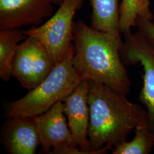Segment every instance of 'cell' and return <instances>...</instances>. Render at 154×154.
<instances>
[{"mask_svg": "<svg viewBox=\"0 0 154 154\" xmlns=\"http://www.w3.org/2000/svg\"><path fill=\"white\" fill-rule=\"evenodd\" d=\"M121 34L103 32L79 20L73 32V66L82 81L104 84L127 95L131 82L122 60Z\"/></svg>", "mask_w": 154, "mask_h": 154, "instance_id": "1", "label": "cell"}, {"mask_svg": "<svg viewBox=\"0 0 154 154\" xmlns=\"http://www.w3.org/2000/svg\"><path fill=\"white\" fill-rule=\"evenodd\" d=\"M104 84L90 82L88 137L98 154L107 153L127 141L138 126L147 125L148 115L141 105Z\"/></svg>", "mask_w": 154, "mask_h": 154, "instance_id": "2", "label": "cell"}, {"mask_svg": "<svg viewBox=\"0 0 154 154\" xmlns=\"http://www.w3.org/2000/svg\"><path fill=\"white\" fill-rule=\"evenodd\" d=\"M74 45L66 58L56 65L48 77L21 99L11 102L8 112L11 118L35 117L65 99L82 81L73 66Z\"/></svg>", "mask_w": 154, "mask_h": 154, "instance_id": "3", "label": "cell"}, {"mask_svg": "<svg viewBox=\"0 0 154 154\" xmlns=\"http://www.w3.org/2000/svg\"><path fill=\"white\" fill-rule=\"evenodd\" d=\"M83 3V0H64L46 22L23 30L42 44L55 65L63 61L73 44L74 18Z\"/></svg>", "mask_w": 154, "mask_h": 154, "instance_id": "4", "label": "cell"}, {"mask_svg": "<svg viewBox=\"0 0 154 154\" xmlns=\"http://www.w3.org/2000/svg\"><path fill=\"white\" fill-rule=\"evenodd\" d=\"M123 35L125 42L120 51L122 62L125 66L140 64L143 67V87L138 99L146 107L147 125L154 133V47L139 30Z\"/></svg>", "mask_w": 154, "mask_h": 154, "instance_id": "5", "label": "cell"}, {"mask_svg": "<svg viewBox=\"0 0 154 154\" xmlns=\"http://www.w3.org/2000/svg\"><path fill=\"white\" fill-rule=\"evenodd\" d=\"M55 66L42 44L35 37L28 36L19 45L12 76L23 88L31 90L42 82Z\"/></svg>", "mask_w": 154, "mask_h": 154, "instance_id": "6", "label": "cell"}, {"mask_svg": "<svg viewBox=\"0 0 154 154\" xmlns=\"http://www.w3.org/2000/svg\"><path fill=\"white\" fill-rule=\"evenodd\" d=\"M54 5L52 0H0V30L39 26Z\"/></svg>", "mask_w": 154, "mask_h": 154, "instance_id": "7", "label": "cell"}, {"mask_svg": "<svg viewBox=\"0 0 154 154\" xmlns=\"http://www.w3.org/2000/svg\"><path fill=\"white\" fill-rule=\"evenodd\" d=\"M89 90L90 82L82 81L63 100L64 112L67 117L69 128L79 149L85 154H98L91 149L88 138L90 123Z\"/></svg>", "mask_w": 154, "mask_h": 154, "instance_id": "8", "label": "cell"}, {"mask_svg": "<svg viewBox=\"0 0 154 154\" xmlns=\"http://www.w3.org/2000/svg\"><path fill=\"white\" fill-rule=\"evenodd\" d=\"M64 110V103L60 101L44 114L35 116L41 146L45 153L50 154L52 147L62 146L78 147L66 123Z\"/></svg>", "mask_w": 154, "mask_h": 154, "instance_id": "9", "label": "cell"}, {"mask_svg": "<svg viewBox=\"0 0 154 154\" xmlns=\"http://www.w3.org/2000/svg\"><path fill=\"white\" fill-rule=\"evenodd\" d=\"M4 144L11 154H34L41 145L35 117L11 118L3 132Z\"/></svg>", "mask_w": 154, "mask_h": 154, "instance_id": "10", "label": "cell"}, {"mask_svg": "<svg viewBox=\"0 0 154 154\" xmlns=\"http://www.w3.org/2000/svg\"><path fill=\"white\" fill-rule=\"evenodd\" d=\"M90 2L92 28L103 32L121 34L118 0H90Z\"/></svg>", "mask_w": 154, "mask_h": 154, "instance_id": "11", "label": "cell"}, {"mask_svg": "<svg viewBox=\"0 0 154 154\" xmlns=\"http://www.w3.org/2000/svg\"><path fill=\"white\" fill-rule=\"evenodd\" d=\"M28 36L20 29L0 30V77L8 81L12 76L13 62L20 42Z\"/></svg>", "mask_w": 154, "mask_h": 154, "instance_id": "12", "label": "cell"}, {"mask_svg": "<svg viewBox=\"0 0 154 154\" xmlns=\"http://www.w3.org/2000/svg\"><path fill=\"white\" fill-rule=\"evenodd\" d=\"M151 0H122L119 5V31L123 35L130 33L137 26L138 18L152 21L154 16L151 11Z\"/></svg>", "mask_w": 154, "mask_h": 154, "instance_id": "13", "label": "cell"}, {"mask_svg": "<svg viewBox=\"0 0 154 154\" xmlns=\"http://www.w3.org/2000/svg\"><path fill=\"white\" fill-rule=\"evenodd\" d=\"M132 140L125 141L112 149L113 154H149L154 148V133L147 125L138 126L135 129Z\"/></svg>", "mask_w": 154, "mask_h": 154, "instance_id": "14", "label": "cell"}, {"mask_svg": "<svg viewBox=\"0 0 154 154\" xmlns=\"http://www.w3.org/2000/svg\"><path fill=\"white\" fill-rule=\"evenodd\" d=\"M137 26L140 31L154 47V23L151 20L138 18Z\"/></svg>", "mask_w": 154, "mask_h": 154, "instance_id": "15", "label": "cell"}, {"mask_svg": "<svg viewBox=\"0 0 154 154\" xmlns=\"http://www.w3.org/2000/svg\"><path fill=\"white\" fill-rule=\"evenodd\" d=\"M64 0H52L55 5L60 6L63 2Z\"/></svg>", "mask_w": 154, "mask_h": 154, "instance_id": "16", "label": "cell"}]
</instances>
